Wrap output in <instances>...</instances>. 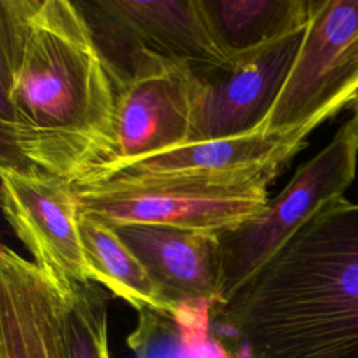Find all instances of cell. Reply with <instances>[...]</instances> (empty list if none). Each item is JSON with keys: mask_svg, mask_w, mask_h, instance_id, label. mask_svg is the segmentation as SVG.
<instances>
[{"mask_svg": "<svg viewBox=\"0 0 358 358\" xmlns=\"http://www.w3.org/2000/svg\"><path fill=\"white\" fill-rule=\"evenodd\" d=\"M116 91L78 1L0 0V165L95 182L113 154Z\"/></svg>", "mask_w": 358, "mask_h": 358, "instance_id": "1", "label": "cell"}, {"mask_svg": "<svg viewBox=\"0 0 358 358\" xmlns=\"http://www.w3.org/2000/svg\"><path fill=\"white\" fill-rule=\"evenodd\" d=\"M207 323L245 358H358V203L320 208Z\"/></svg>", "mask_w": 358, "mask_h": 358, "instance_id": "2", "label": "cell"}, {"mask_svg": "<svg viewBox=\"0 0 358 358\" xmlns=\"http://www.w3.org/2000/svg\"><path fill=\"white\" fill-rule=\"evenodd\" d=\"M278 173L112 176L74 187L81 213L115 228L141 224L221 235L264 208Z\"/></svg>", "mask_w": 358, "mask_h": 358, "instance_id": "3", "label": "cell"}, {"mask_svg": "<svg viewBox=\"0 0 358 358\" xmlns=\"http://www.w3.org/2000/svg\"><path fill=\"white\" fill-rule=\"evenodd\" d=\"M358 158V112L315 157L298 166L291 180L264 208L220 235L222 306L320 208L343 199L352 183ZM218 306V308H220ZM211 312V310H210Z\"/></svg>", "mask_w": 358, "mask_h": 358, "instance_id": "4", "label": "cell"}, {"mask_svg": "<svg viewBox=\"0 0 358 358\" xmlns=\"http://www.w3.org/2000/svg\"><path fill=\"white\" fill-rule=\"evenodd\" d=\"M112 71L136 55L152 56L210 78L235 60L217 36L203 0L78 1Z\"/></svg>", "mask_w": 358, "mask_h": 358, "instance_id": "5", "label": "cell"}, {"mask_svg": "<svg viewBox=\"0 0 358 358\" xmlns=\"http://www.w3.org/2000/svg\"><path fill=\"white\" fill-rule=\"evenodd\" d=\"M358 94V0H312L305 36L260 130L310 133Z\"/></svg>", "mask_w": 358, "mask_h": 358, "instance_id": "6", "label": "cell"}, {"mask_svg": "<svg viewBox=\"0 0 358 358\" xmlns=\"http://www.w3.org/2000/svg\"><path fill=\"white\" fill-rule=\"evenodd\" d=\"M115 144L95 182L192 138L206 78L192 69L136 55L117 71ZM91 185V183H90Z\"/></svg>", "mask_w": 358, "mask_h": 358, "instance_id": "7", "label": "cell"}, {"mask_svg": "<svg viewBox=\"0 0 358 358\" xmlns=\"http://www.w3.org/2000/svg\"><path fill=\"white\" fill-rule=\"evenodd\" d=\"M1 207L34 263L62 285L90 281L74 185L34 166L0 165Z\"/></svg>", "mask_w": 358, "mask_h": 358, "instance_id": "8", "label": "cell"}, {"mask_svg": "<svg viewBox=\"0 0 358 358\" xmlns=\"http://www.w3.org/2000/svg\"><path fill=\"white\" fill-rule=\"evenodd\" d=\"M305 31L306 27L242 56L231 70L206 78L189 143L260 130L296 59Z\"/></svg>", "mask_w": 358, "mask_h": 358, "instance_id": "9", "label": "cell"}, {"mask_svg": "<svg viewBox=\"0 0 358 358\" xmlns=\"http://www.w3.org/2000/svg\"><path fill=\"white\" fill-rule=\"evenodd\" d=\"M115 229L171 305L214 310L222 303L220 234L141 224Z\"/></svg>", "mask_w": 358, "mask_h": 358, "instance_id": "10", "label": "cell"}, {"mask_svg": "<svg viewBox=\"0 0 358 358\" xmlns=\"http://www.w3.org/2000/svg\"><path fill=\"white\" fill-rule=\"evenodd\" d=\"M64 285L14 249H0V358H67Z\"/></svg>", "mask_w": 358, "mask_h": 358, "instance_id": "11", "label": "cell"}, {"mask_svg": "<svg viewBox=\"0 0 358 358\" xmlns=\"http://www.w3.org/2000/svg\"><path fill=\"white\" fill-rule=\"evenodd\" d=\"M308 136L306 131L267 133L256 130L232 137L189 143L140 159L112 176L281 172L287 162L305 147Z\"/></svg>", "mask_w": 358, "mask_h": 358, "instance_id": "12", "label": "cell"}, {"mask_svg": "<svg viewBox=\"0 0 358 358\" xmlns=\"http://www.w3.org/2000/svg\"><path fill=\"white\" fill-rule=\"evenodd\" d=\"M78 228L91 281L127 302L140 315H183V308H175L164 298L144 264L112 225L80 213Z\"/></svg>", "mask_w": 358, "mask_h": 358, "instance_id": "13", "label": "cell"}, {"mask_svg": "<svg viewBox=\"0 0 358 358\" xmlns=\"http://www.w3.org/2000/svg\"><path fill=\"white\" fill-rule=\"evenodd\" d=\"M234 60L308 25L312 0H203Z\"/></svg>", "mask_w": 358, "mask_h": 358, "instance_id": "14", "label": "cell"}, {"mask_svg": "<svg viewBox=\"0 0 358 358\" xmlns=\"http://www.w3.org/2000/svg\"><path fill=\"white\" fill-rule=\"evenodd\" d=\"M64 343L67 358H110L108 294L95 281L64 285Z\"/></svg>", "mask_w": 358, "mask_h": 358, "instance_id": "15", "label": "cell"}, {"mask_svg": "<svg viewBox=\"0 0 358 358\" xmlns=\"http://www.w3.org/2000/svg\"><path fill=\"white\" fill-rule=\"evenodd\" d=\"M354 112H358V94H357V96L354 98Z\"/></svg>", "mask_w": 358, "mask_h": 358, "instance_id": "16", "label": "cell"}]
</instances>
